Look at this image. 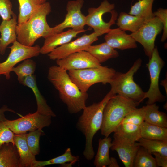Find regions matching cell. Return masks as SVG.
Returning a JSON list of instances; mask_svg holds the SVG:
<instances>
[{"label":"cell","mask_w":167,"mask_h":167,"mask_svg":"<svg viewBox=\"0 0 167 167\" xmlns=\"http://www.w3.org/2000/svg\"><path fill=\"white\" fill-rule=\"evenodd\" d=\"M48 79L58 91L60 99L66 105L68 112L75 114L86 106L87 92L81 91L73 82L67 71L58 66L48 69Z\"/></svg>","instance_id":"cell-1"},{"label":"cell","mask_w":167,"mask_h":167,"mask_svg":"<svg viewBox=\"0 0 167 167\" xmlns=\"http://www.w3.org/2000/svg\"><path fill=\"white\" fill-rule=\"evenodd\" d=\"M115 94L110 90L100 102L86 106L78 119L76 127L85 138L83 155L87 160H92L95 155L92 145V139L101 127L105 107L109 99Z\"/></svg>","instance_id":"cell-2"},{"label":"cell","mask_w":167,"mask_h":167,"mask_svg":"<svg viewBox=\"0 0 167 167\" xmlns=\"http://www.w3.org/2000/svg\"><path fill=\"white\" fill-rule=\"evenodd\" d=\"M50 3L48 2L40 5L26 22L18 24L16 27L17 41L27 46H32L41 37L49 36L51 27L48 24L47 16L51 12Z\"/></svg>","instance_id":"cell-3"},{"label":"cell","mask_w":167,"mask_h":167,"mask_svg":"<svg viewBox=\"0 0 167 167\" xmlns=\"http://www.w3.org/2000/svg\"><path fill=\"white\" fill-rule=\"evenodd\" d=\"M139 104L133 100L116 94L108 101L104 108L101 134L108 137L114 132L124 118Z\"/></svg>","instance_id":"cell-4"},{"label":"cell","mask_w":167,"mask_h":167,"mask_svg":"<svg viewBox=\"0 0 167 167\" xmlns=\"http://www.w3.org/2000/svg\"><path fill=\"white\" fill-rule=\"evenodd\" d=\"M142 61L138 58L125 73L116 71L109 83L111 89L116 94L121 95L131 99L139 104L143 101L145 92L134 80L135 74L141 66Z\"/></svg>","instance_id":"cell-5"},{"label":"cell","mask_w":167,"mask_h":167,"mask_svg":"<svg viewBox=\"0 0 167 167\" xmlns=\"http://www.w3.org/2000/svg\"><path fill=\"white\" fill-rule=\"evenodd\" d=\"M68 71L73 82L84 92H87L89 88L95 84H109L116 71L113 68L101 65L96 67Z\"/></svg>","instance_id":"cell-6"},{"label":"cell","mask_w":167,"mask_h":167,"mask_svg":"<svg viewBox=\"0 0 167 167\" xmlns=\"http://www.w3.org/2000/svg\"><path fill=\"white\" fill-rule=\"evenodd\" d=\"M115 7L114 4L104 0L98 7L89 8L86 16V25L100 36L106 33L117 19L118 14L114 10Z\"/></svg>","instance_id":"cell-7"},{"label":"cell","mask_w":167,"mask_h":167,"mask_svg":"<svg viewBox=\"0 0 167 167\" xmlns=\"http://www.w3.org/2000/svg\"><path fill=\"white\" fill-rule=\"evenodd\" d=\"M146 64L150 76V83L148 90L145 92L143 98V101L148 98L147 105H150L157 102H163L165 100V97L160 91L159 82L160 75L165 62L160 57L157 47H155L151 57Z\"/></svg>","instance_id":"cell-8"},{"label":"cell","mask_w":167,"mask_h":167,"mask_svg":"<svg viewBox=\"0 0 167 167\" xmlns=\"http://www.w3.org/2000/svg\"><path fill=\"white\" fill-rule=\"evenodd\" d=\"M8 47L10 52L7 58L4 62H0V75H4L7 80L10 79V72L16 64L26 59L37 56L40 54L41 49L38 45L27 46L17 40Z\"/></svg>","instance_id":"cell-9"},{"label":"cell","mask_w":167,"mask_h":167,"mask_svg":"<svg viewBox=\"0 0 167 167\" xmlns=\"http://www.w3.org/2000/svg\"><path fill=\"white\" fill-rule=\"evenodd\" d=\"M84 3V0L68 1L66 6L67 12L64 20L60 24L51 27L49 36L62 32L67 28H71L75 31L85 32L86 17L81 11Z\"/></svg>","instance_id":"cell-10"},{"label":"cell","mask_w":167,"mask_h":167,"mask_svg":"<svg viewBox=\"0 0 167 167\" xmlns=\"http://www.w3.org/2000/svg\"><path fill=\"white\" fill-rule=\"evenodd\" d=\"M163 28V24L159 19L154 16L146 21L137 31L130 35L142 45L145 54L150 58L155 47L156 37Z\"/></svg>","instance_id":"cell-11"},{"label":"cell","mask_w":167,"mask_h":167,"mask_svg":"<svg viewBox=\"0 0 167 167\" xmlns=\"http://www.w3.org/2000/svg\"><path fill=\"white\" fill-rule=\"evenodd\" d=\"M51 117L36 111L15 120L6 119L3 122L14 134H22L49 126L51 123Z\"/></svg>","instance_id":"cell-12"},{"label":"cell","mask_w":167,"mask_h":167,"mask_svg":"<svg viewBox=\"0 0 167 167\" xmlns=\"http://www.w3.org/2000/svg\"><path fill=\"white\" fill-rule=\"evenodd\" d=\"M100 35L95 32L84 34L73 41H71L58 46L48 54L50 59L57 60L74 53L84 50L98 40Z\"/></svg>","instance_id":"cell-13"},{"label":"cell","mask_w":167,"mask_h":167,"mask_svg":"<svg viewBox=\"0 0 167 167\" xmlns=\"http://www.w3.org/2000/svg\"><path fill=\"white\" fill-rule=\"evenodd\" d=\"M57 65L67 71L96 67L101 64L89 52L82 51L56 60Z\"/></svg>","instance_id":"cell-14"},{"label":"cell","mask_w":167,"mask_h":167,"mask_svg":"<svg viewBox=\"0 0 167 167\" xmlns=\"http://www.w3.org/2000/svg\"><path fill=\"white\" fill-rule=\"evenodd\" d=\"M110 149L117 152L119 158L126 167H133L134 159L139 146L134 142L113 135Z\"/></svg>","instance_id":"cell-15"},{"label":"cell","mask_w":167,"mask_h":167,"mask_svg":"<svg viewBox=\"0 0 167 167\" xmlns=\"http://www.w3.org/2000/svg\"><path fill=\"white\" fill-rule=\"evenodd\" d=\"M105 42L113 49L121 50L137 47L136 41L130 35L119 28L110 29L104 37Z\"/></svg>","instance_id":"cell-16"},{"label":"cell","mask_w":167,"mask_h":167,"mask_svg":"<svg viewBox=\"0 0 167 167\" xmlns=\"http://www.w3.org/2000/svg\"><path fill=\"white\" fill-rule=\"evenodd\" d=\"M81 31L70 29L67 31L50 35L45 39L43 45L41 47L40 54H48L57 47L71 41Z\"/></svg>","instance_id":"cell-17"},{"label":"cell","mask_w":167,"mask_h":167,"mask_svg":"<svg viewBox=\"0 0 167 167\" xmlns=\"http://www.w3.org/2000/svg\"><path fill=\"white\" fill-rule=\"evenodd\" d=\"M17 16L14 13L8 20H2L0 24V54L3 55L9 45L17 40Z\"/></svg>","instance_id":"cell-18"},{"label":"cell","mask_w":167,"mask_h":167,"mask_svg":"<svg viewBox=\"0 0 167 167\" xmlns=\"http://www.w3.org/2000/svg\"><path fill=\"white\" fill-rule=\"evenodd\" d=\"M19 83L30 88L35 96L37 105V111L52 117L56 116L55 113L47 104L37 86L36 77L34 75L25 77Z\"/></svg>","instance_id":"cell-19"},{"label":"cell","mask_w":167,"mask_h":167,"mask_svg":"<svg viewBox=\"0 0 167 167\" xmlns=\"http://www.w3.org/2000/svg\"><path fill=\"white\" fill-rule=\"evenodd\" d=\"M26 133L15 134L14 141L19 156L21 167H33L36 161L30 150L26 139Z\"/></svg>","instance_id":"cell-20"},{"label":"cell","mask_w":167,"mask_h":167,"mask_svg":"<svg viewBox=\"0 0 167 167\" xmlns=\"http://www.w3.org/2000/svg\"><path fill=\"white\" fill-rule=\"evenodd\" d=\"M0 167H21L15 144L11 143H6L0 148Z\"/></svg>","instance_id":"cell-21"},{"label":"cell","mask_w":167,"mask_h":167,"mask_svg":"<svg viewBox=\"0 0 167 167\" xmlns=\"http://www.w3.org/2000/svg\"><path fill=\"white\" fill-rule=\"evenodd\" d=\"M85 51L89 52L100 63L119 56L118 52L105 42L97 45H91Z\"/></svg>","instance_id":"cell-22"},{"label":"cell","mask_w":167,"mask_h":167,"mask_svg":"<svg viewBox=\"0 0 167 167\" xmlns=\"http://www.w3.org/2000/svg\"><path fill=\"white\" fill-rule=\"evenodd\" d=\"M111 145V139L109 136L99 139L97 152L94 161V166L106 167L109 165L110 162L109 151Z\"/></svg>","instance_id":"cell-23"},{"label":"cell","mask_w":167,"mask_h":167,"mask_svg":"<svg viewBox=\"0 0 167 167\" xmlns=\"http://www.w3.org/2000/svg\"><path fill=\"white\" fill-rule=\"evenodd\" d=\"M145 109L144 122L157 126L167 128L166 114L159 110V107L156 103L144 106Z\"/></svg>","instance_id":"cell-24"},{"label":"cell","mask_w":167,"mask_h":167,"mask_svg":"<svg viewBox=\"0 0 167 167\" xmlns=\"http://www.w3.org/2000/svg\"><path fill=\"white\" fill-rule=\"evenodd\" d=\"M117 20V24L119 28L132 33L137 31L146 21L143 18L122 12L120 13Z\"/></svg>","instance_id":"cell-25"},{"label":"cell","mask_w":167,"mask_h":167,"mask_svg":"<svg viewBox=\"0 0 167 167\" xmlns=\"http://www.w3.org/2000/svg\"><path fill=\"white\" fill-rule=\"evenodd\" d=\"M142 138L151 140H167V128L144 122L140 126Z\"/></svg>","instance_id":"cell-26"},{"label":"cell","mask_w":167,"mask_h":167,"mask_svg":"<svg viewBox=\"0 0 167 167\" xmlns=\"http://www.w3.org/2000/svg\"><path fill=\"white\" fill-rule=\"evenodd\" d=\"M154 0H138L131 5L129 14L143 18L146 21L155 16L152 11Z\"/></svg>","instance_id":"cell-27"},{"label":"cell","mask_w":167,"mask_h":167,"mask_svg":"<svg viewBox=\"0 0 167 167\" xmlns=\"http://www.w3.org/2000/svg\"><path fill=\"white\" fill-rule=\"evenodd\" d=\"M114 133L113 135L134 142L138 141L141 137L140 126L130 123L121 124Z\"/></svg>","instance_id":"cell-28"},{"label":"cell","mask_w":167,"mask_h":167,"mask_svg":"<svg viewBox=\"0 0 167 167\" xmlns=\"http://www.w3.org/2000/svg\"><path fill=\"white\" fill-rule=\"evenodd\" d=\"M78 156H75L72 154L70 148H67L62 155L49 160L45 161H36L33 167H43L53 164L61 165L67 163L75 164L79 160Z\"/></svg>","instance_id":"cell-29"},{"label":"cell","mask_w":167,"mask_h":167,"mask_svg":"<svg viewBox=\"0 0 167 167\" xmlns=\"http://www.w3.org/2000/svg\"><path fill=\"white\" fill-rule=\"evenodd\" d=\"M17 1L19 4L17 23L20 24L27 21L40 5L34 0Z\"/></svg>","instance_id":"cell-30"},{"label":"cell","mask_w":167,"mask_h":167,"mask_svg":"<svg viewBox=\"0 0 167 167\" xmlns=\"http://www.w3.org/2000/svg\"><path fill=\"white\" fill-rule=\"evenodd\" d=\"M136 143V144L147 150L151 153L158 152L161 154L167 156V140H151L140 138Z\"/></svg>","instance_id":"cell-31"},{"label":"cell","mask_w":167,"mask_h":167,"mask_svg":"<svg viewBox=\"0 0 167 167\" xmlns=\"http://www.w3.org/2000/svg\"><path fill=\"white\" fill-rule=\"evenodd\" d=\"M152 154L140 146L135 157L133 167H157Z\"/></svg>","instance_id":"cell-32"},{"label":"cell","mask_w":167,"mask_h":167,"mask_svg":"<svg viewBox=\"0 0 167 167\" xmlns=\"http://www.w3.org/2000/svg\"><path fill=\"white\" fill-rule=\"evenodd\" d=\"M36 67V62L30 58L26 59L17 66L14 67L12 71L14 72L17 77L19 83L25 77L33 75Z\"/></svg>","instance_id":"cell-33"},{"label":"cell","mask_w":167,"mask_h":167,"mask_svg":"<svg viewBox=\"0 0 167 167\" xmlns=\"http://www.w3.org/2000/svg\"><path fill=\"white\" fill-rule=\"evenodd\" d=\"M42 132L41 129H38L26 134V139L28 147L35 156L38 154L40 152L39 140Z\"/></svg>","instance_id":"cell-34"},{"label":"cell","mask_w":167,"mask_h":167,"mask_svg":"<svg viewBox=\"0 0 167 167\" xmlns=\"http://www.w3.org/2000/svg\"><path fill=\"white\" fill-rule=\"evenodd\" d=\"M145 113L144 106L137 108L128 114L121 124L130 123L140 126L144 121Z\"/></svg>","instance_id":"cell-35"},{"label":"cell","mask_w":167,"mask_h":167,"mask_svg":"<svg viewBox=\"0 0 167 167\" xmlns=\"http://www.w3.org/2000/svg\"><path fill=\"white\" fill-rule=\"evenodd\" d=\"M14 133L3 122L0 121V148L6 143H11L15 144Z\"/></svg>","instance_id":"cell-36"},{"label":"cell","mask_w":167,"mask_h":167,"mask_svg":"<svg viewBox=\"0 0 167 167\" xmlns=\"http://www.w3.org/2000/svg\"><path fill=\"white\" fill-rule=\"evenodd\" d=\"M14 13L10 0H0V17L2 20L10 19Z\"/></svg>","instance_id":"cell-37"},{"label":"cell","mask_w":167,"mask_h":167,"mask_svg":"<svg viewBox=\"0 0 167 167\" xmlns=\"http://www.w3.org/2000/svg\"><path fill=\"white\" fill-rule=\"evenodd\" d=\"M155 16L158 17L163 25V32L161 41L164 42L167 38V9L159 8L153 13Z\"/></svg>","instance_id":"cell-38"},{"label":"cell","mask_w":167,"mask_h":167,"mask_svg":"<svg viewBox=\"0 0 167 167\" xmlns=\"http://www.w3.org/2000/svg\"><path fill=\"white\" fill-rule=\"evenodd\" d=\"M155 156L157 167H167V156H164L158 152L152 153Z\"/></svg>","instance_id":"cell-39"},{"label":"cell","mask_w":167,"mask_h":167,"mask_svg":"<svg viewBox=\"0 0 167 167\" xmlns=\"http://www.w3.org/2000/svg\"><path fill=\"white\" fill-rule=\"evenodd\" d=\"M6 111H10L16 113L13 110L9 108L6 106H4L2 108H0V121L4 122L6 119L5 117L4 113Z\"/></svg>","instance_id":"cell-40"},{"label":"cell","mask_w":167,"mask_h":167,"mask_svg":"<svg viewBox=\"0 0 167 167\" xmlns=\"http://www.w3.org/2000/svg\"><path fill=\"white\" fill-rule=\"evenodd\" d=\"M109 167H118L119 165L118 164L117 160L114 157L110 158V162L109 165L108 166Z\"/></svg>","instance_id":"cell-41"},{"label":"cell","mask_w":167,"mask_h":167,"mask_svg":"<svg viewBox=\"0 0 167 167\" xmlns=\"http://www.w3.org/2000/svg\"><path fill=\"white\" fill-rule=\"evenodd\" d=\"M39 5L43 4L46 2V0H34Z\"/></svg>","instance_id":"cell-42"}]
</instances>
